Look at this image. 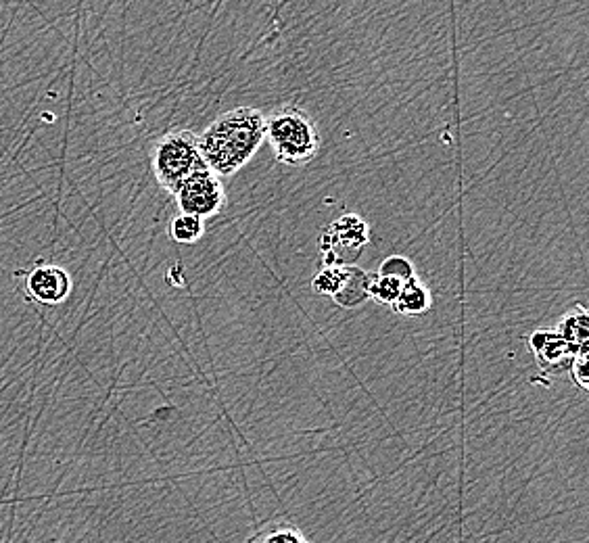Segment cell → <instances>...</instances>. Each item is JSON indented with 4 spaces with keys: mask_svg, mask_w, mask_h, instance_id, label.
<instances>
[{
    "mask_svg": "<svg viewBox=\"0 0 589 543\" xmlns=\"http://www.w3.org/2000/svg\"><path fill=\"white\" fill-rule=\"evenodd\" d=\"M376 274H379V276H385V278L399 280V282H402V285H406L408 280L416 278V274H414V264L410 262L408 257H404V255H391V257H387L385 262L381 264L379 272H376Z\"/></svg>",
    "mask_w": 589,
    "mask_h": 543,
    "instance_id": "obj_14",
    "label": "cell"
},
{
    "mask_svg": "<svg viewBox=\"0 0 589 543\" xmlns=\"http://www.w3.org/2000/svg\"><path fill=\"white\" fill-rule=\"evenodd\" d=\"M266 138L276 159L285 165H305L320 151L312 117L293 105L278 107L266 117Z\"/></svg>",
    "mask_w": 589,
    "mask_h": 543,
    "instance_id": "obj_2",
    "label": "cell"
},
{
    "mask_svg": "<svg viewBox=\"0 0 589 543\" xmlns=\"http://www.w3.org/2000/svg\"><path fill=\"white\" fill-rule=\"evenodd\" d=\"M341 282H343V268H322L312 280V291L318 295L335 297L339 293Z\"/></svg>",
    "mask_w": 589,
    "mask_h": 543,
    "instance_id": "obj_15",
    "label": "cell"
},
{
    "mask_svg": "<svg viewBox=\"0 0 589 543\" xmlns=\"http://www.w3.org/2000/svg\"><path fill=\"white\" fill-rule=\"evenodd\" d=\"M266 140V115L253 107L222 113L199 136V151L205 168L220 176L239 172Z\"/></svg>",
    "mask_w": 589,
    "mask_h": 543,
    "instance_id": "obj_1",
    "label": "cell"
},
{
    "mask_svg": "<svg viewBox=\"0 0 589 543\" xmlns=\"http://www.w3.org/2000/svg\"><path fill=\"white\" fill-rule=\"evenodd\" d=\"M247 543H310V539L289 518H274V521L259 527Z\"/></svg>",
    "mask_w": 589,
    "mask_h": 543,
    "instance_id": "obj_11",
    "label": "cell"
},
{
    "mask_svg": "<svg viewBox=\"0 0 589 543\" xmlns=\"http://www.w3.org/2000/svg\"><path fill=\"white\" fill-rule=\"evenodd\" d=\"M201 170H205V163L199 151V136L191 130L168 132L155 143L153 172L170 195H176L178 188Z\"/></svg>",
    "mask_w": 589,
    "mask_h": 543,
    "instance_id": "obj_3",
    "label": "cell"
},
{
    "mask_svg": "<svg viewBox=\"0 0 589 543\" xmlns=\"http://www.w3.org/2000/svg\"><path fill=\"white\" fill-rule=\"evenodd\" d=\"M26 276L28 295L38 303L57 305L72 293V278H69V274L59 266L40 264L32 268Z\"/></svg>",
    "mask_w": 589,
    "mask_h": 543,
    "instance_id": "obj_7",
    "label": "cell"
},
{
    "mask_svg": "<svg viewBox=\"0 0 589 543\" xmlns=\"http://www.w3.org/2000/svg\"><path fill=\"white\" fill-rule=\"evenodd\" d=\"M529 347L537 360L539 372L544 374L567 372L575 358L573 347L569 343H564L554 328L535 330L529 337Z\"/></svg>",
    "mask_w": 589,
    "mask_h": 543,
    "instance_id": "obj_6",
    "label": "cell"
},
{
    "mask_svg": "<svg viewBox=\"0 0 589 543\" xmlns=\"http://www.w3.org/2000/svg\"><path fill=\"white\" fill-rule=\"evenodd\" d=\"M310 543H314V541H310Z\"/></svg>",
    "mask_w": 589,
    "mask_h": 543,
    "instance_id": "obj_17",
    "label": "cell"
},
{
    "mask_svg": "<svg viewBox=\"0 0 589 543\" xmlns=\"http://www.w3.org/2000/svg\"><path fill=\"white\" fill-rule=\"evenodd\" d=\"M554 330L564 343L573 347L575 353L589 347V314L583 305H575V308L564 314Z\"/></svg>",
    "mask_w": 589,
    "mask_h": 543,
    "instance_id": "obj_9",
    "label": "cell"
},
{
    "mask_svg": "<svg viewBox=\"0 0 589 543\" xmlns=\"http://www.w3.org/2000/svg\"><path fill=\"white\" fill-rule=\"evenodd\" d=\"M402 282L385 278L379 274H370V287H368V297L381 305H393L399 297V291H402Z\"/></svg>",
    "mask_w": 589,
    "mask_h": 543,
    "instance_id": "obj_13",
    "label": "cell"
},
{
    "mask_svg": "<svg viewBox=\"0 0 589 543\" xmlns=\"http://www.w3.org/2000/svg\"><path fill=\"white\" fill-rule=\"evenodd\" d=\"M368 287H370V274L364 272L358 266H345L343 268V282L339 287V293L333 297L339 308L345 310H356L360 305H364L368 297Z\"/></svg>",
    "mask_w": 589,
    "mask_h": 543,
    "instance_id": "obj_8",
    "label": "cell"
},
{
    "mask_svg": "<svg viewBox=\"0 0 589 543\" xmlns=\"http://www.w3.org/2000/svg\"><path fill=\"white\" fill-rule=\"evenodd\" d=\"M180 211L186 216L207 220L226 207V193L220 178L207 168L188 178L176 193Z\"/></svg>",
    "mask_w": 589,
    "mask_h": 543,
    "instance_id": "obj_5",
    "label": "cell"
},
{
    "mask_svg": "<svg viewBox=\"0 0 589 543\" xmlns=\"http://www.w3.org/2000/svg\"><path fill=\"white\" fill-rule=\"evenodd\" d=\"M431 303H433V297H431L429 287L424 285L422 280L412 278L402 287V291H399V297L391 305V308L399 316H422V314L429 312Z\"/></svg>",
    "mask_w": 589,
    "mask_h": 543,
    "instance_id": "obj_10",
    "label": "cell"
},
{
    "mask_svg": "<svg viewBox=\"0 0 589 543\" xmlns=\"http://www.w3.org/2000/svg\"><path fill=\"white\" fill-rule=\"evenodd\" d=\"M587 356H589V347L577 351L573 362H571V366H569L571 379H573V383L581 391H587L589 389V362H587Z\"/></svg>",
    "mask_w": 589,
    "mask_h": 543,
    "instance_id": "obj_16",
    "label": "cell"
},
{
    "mask_svg": "<svg viewBox=\"0 0 589 543\" xmlns=\"http://www.w3.org/2000/svg\"><path fill=\"white\" fill-rule=\"evenodd\" d=\"M370 243L368 224L356 216L345 214L320 234V255L324 268L356 266L362 249Z\"/></svg>",
    "mask_w": 589,
    "mask_h": 543,
    "instance_id": "obj_4",
    "label": "cell"
},
{
    "mask_svg": "<svg viewBox=\"0 0 589 543\" xmlns=\"http://www.w3.org/2000/svg\"><path fill=\"white\" fill-rule=\"evenodd\" d=\"M170 236L176 243H184V245L197 243L203 236V220L180 214L170 224Z\"/></svg>",
    "mask_w": 589,
    "mask_h": 543,
    "instance_id": "obj_12",
    "label": "cell"
}]
</instances>
